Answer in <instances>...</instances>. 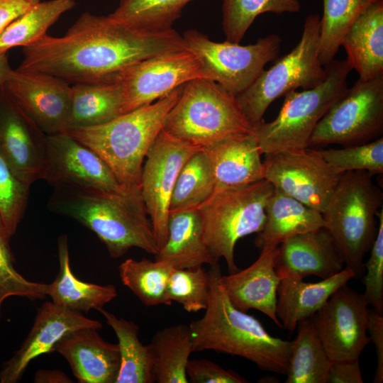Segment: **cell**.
<instances>
[{"mask_svg":"<svg viewBox=\"0 0 383 383\" xmlns=\"http://www.w3.org/2000/svg\"><path fill=\"white\" fill-rule=\"evenodd\" d=\"M155 260L178 269L217 263L204 241L197 209L169 212L167 239Z\"/></svg>","mask_w":383,"mask_h":383,"instance_id":"484cf974","label":"cell"},{"mask_svg":"<svg viewBox=\"0 0 383 383\" xmlns=\"http://www.w3.org/2000/svg\"><path fill=\"white\" fill-rule=\"evenodd\" d=\"M45 138L1 88L0 155L13 174L29 186L42 179Z\"/></svg>","mask_w":383,"mask_h":383,"instance_id":"d6986e66","label":"cell"},{"mask_svg":"<svg viewBox=\"0 0 383 383\" xmlns=\"http://www.w3.org/2000/svg\"><path fill=\"white\" fill-rule=\"evenodd\" d=\"M157 383H187V365L194 352L189 325L177 324L157 331L150 343Z\"/></svg>","mask_w":383,"mask_h":383,"instance_id":"4dcf8cb0","label":"cell"},{"mask_svg":"<svg viewBox=\"0 0 383 383\" xmlns=\"http://www.w3.org/2000/svg\"><path fill=\"white\" fill-rule=\"evenodd\" d=\"M343 258L325 228L292 236L277 247L275 271L280 278L301 279L315 275L321 279L340 272Z\"/></svg>","mask_w":383,"mask_h":383,"instance_id":"ffe728a7","label":"cell"},{"mask_svg":"<svg viewBox=\"0 0 383 383\" xmlns=\"http://www.w3.org/2000/svg\"><path fill=\"white\" fill-rule=\"evenodd\" d=\"M383 133V74L358 79L326 111L315 127L309 148L343 147L374 140Z\"/></svg>","mask_w":383,"mask_h":383,"instance_id":"30bf717a","label":"cell"},{"mask_svg":"<svg viewBox=\"0 0 383 383\" xmlns=\"http://www.w3.org/2000/svg\"><path fill=\"white\" fill-rule=\"evenodd\" d=\"M341 45L360 79L368 80L383 74V0L369 6L356 18Z\"/></svg>","mask_w":383,"mask_h":383,"instance_id":"4316f807","label":"cell"},{"mask_svg":"<svg viewBox=\"0 0 383 383\" xmlns=\"http://www.w3.org/2000/svg\"><path fill=\"white\" fill-rule=\"evenodd\" d=\"M369 308L363 294L346 284L310 318L332 362L358 360L371 342Z\"/></svg>","mask_w":383,"mask_h":383,"instance_id":"4fadbf2b","label":"cell"},{"mask_svg":"<svg viewBox=\"0 0 383 383\" xmlns=\"http://www.w3.org/2000/svg\"><path fill=\"white\" fill-rule=\"evenodd\" d=\"M172 267L159 260L128 258L118 266L122 283L146 306L171 305L167 287Z\"/></svg>","mask_w":383,"mask_h":383,"instance_id":"836d02e7","label":"cell"},{"mask_svg":"<svg viewBox=\"0 0 383 383\" xmlns=\"http://www.w3.org/2000/svg\"><path fill=\"white\" fill-rule=\"evenodd\" d=\"M12 70L6 53L0 55V90Z\"/></svg>","mask_w":383,"mask_h":383,"instance_id":"681fc988","label":"cell"},{"mask_svg":"<svg viewBox=\"0 0 383 383\" xmlns=\"http://www.w3.org/2000/svg\"><path fill=\"white\" fill-rule=\"evenodd\" d=\"M35 383H71L70 378L60 370H39L35 372Z\"/></svg>","mask_w":383,"mask_h":383,"instance_id":"c3c4849f","label":"cell"},{"mask_svg":"<svg viewBox=\"0 0 383 383\" xmlns=\"http://www.w3.org/2000/svg\"><path fill=\"white\" fill-rule=\"evenodd\" d=\"M377 233L370 249V256L364 263L365 274L362 282L365 290L362 294L369 306L383 314V209L377 213Z\"/></svg>","mask_w":383,"mask_h":383,"instance_id":"7bdbcfd3","label":"cell"},{"mask_svg":"<svg viewBox=\"0 0 383 383\" xmlns=\"http://www.w3.org/2000/svg\"><path fill=\"white\" fill-rule=\"evenodd\" d=\"M98 331H74L55 347V352L67 361L79 383H116L121 364L118 345L104 340Z\"/></svg>","mask_w":383,"mask_h":383,"instance_id":"7402d4cb","label":"cell"},{"mask_svg":"<svg viewBox=\"0 0 383 383\" xmlns=\"http://www.w3.org/2000/svg\"><path fill=\"white\" fill-rule=\"evenodd\" d=\"M211 162L204 148L195 152L179 171L172 192L170 211L197 209L214 192Z\"/></svg>","mask_w":383,"mask_h":383,"instance_id":"e575fe53","label":"cell"},{"mask_svg":"<svg viewBox=\"0 0 383 383\" xmlns=\"http://www.w3.org/2000/svg\"><path fill=\"white\" fill-rule=\"evenodd\" d=\"M320 16L309 15L303 33L292 50L264 70L244 91L236 96L245 117L255 128L275 99L298 88L309 89L323 82L326 69L318 57Z\"/></svg>","mask_w":383,"mask_h":383,"instance_id":"9c48e42d","label":"cell"},{"mask_svg":"<svg viewBox=\"0 0 383 383\" xmlns=\"http://www.w3.org/2000/svg\"><path fill=\"white\" fill-rule=\"evenodd\" d=\"M183 86L152 104L104 124L65 132L96 152L123 187L141 189L144 159L162 130L165 118L179 98Z\"/></svg>","mask_w":383,"mask_h":383,"instance_id":"277c9868","label":"cell"},{"mask_svg":"<svg viewBox=\"0 0 383 383\" xmlns=\"http://www.w3.org/2000/svg\"><path fill=\"white\" fill-rule=\"evenodd\" d=\"M192 0H121L109 16L126 26L148 30L172 28Z\"/></svg>","mask_w":383,"mask_h":383,"instance_id":"8d00e7d4","label":"cell"},{"mask_svg":"<svg viewBox=\"0 0 383 383\" xmlns=\"http://www.w3.org/2000/svg\"><path fill=\"white\" fill-rule=\"evenodd\" d=\"M368 332L370 340L374 343L377 356V369L373 382H383V314L369 308Z\"/></svg>","mask_w":383,"mask_h":383,"instance_id":"f6af8a7d","label":"cell"},{"mask_svg":"<svg viewBox=\"0 0 383 383\" xmlns=\"http://www.w3.org/2000/svg\"><path fill=\"white\" fill-rule=\"evenodd\" d=\"M30 187L13 174L0 155V218L10 236L15 234L25 214Z\"/></svg>","mask_w":383,"mask_h":383,"instance_id":"b9f144b4","label":"cell"},{"mask_svg":"<svg viewBox=\"0 0 383 383\" xmlns=\"http://www.w3.org/2000/svg\"><path fill=\"white\" fill-rule=\"evenodd\" d=\"M209 292V276L203 266L172 269L167 287L168 299L181 304L187 312L205 310Z\"/></svg>","mask_w":383,"mask_h":383,"instance_id":"f35d334b","label":"cell"},{"mask_svg":"<svg viewBox=\"0 0 383 383\" xmlns=\"http://www.w3.org/2000/svg\"><path fill=\"white\" fill-rule=\"evenodd\" d=\"M35 4L33 0H0V34Z\"/></svg>","mask_w":383,"mask_h":383,"instance_id":"7dc6e473","label":"cell"},{"mask_svg":"<svg viewBox=\"0 0 383 383\" xmlns=\"http://www.w3.org/2000/svg\"><path fill=\"white\" fill-rule=\"evenodd\" d=\"M11 237L0 218V318L2 304L9 297L18 296L34 301L48 296V284L30 281L16 270L9 243Z\"/></svg>","mask_w":383,"mask_h":383,"instance_id":"ab89813d","label":"cell"},{"mask_svg":"<svg viewBox=\"0 0 383 383\" xmlns=\"http://www.w3.org/2000/svg\"><path fill=\"white\" fill-rule=\"evenodd\" d=\"M187 48L196 57L205 79L212 80L235 96L248 89L279 54L281 39L276 34L248 45L215 42L196 30L184 33Z\"/></svg>","mask_w":383,"mask_h":383,"instance_id":"8fae6325","label":"cell"},{"mask_svg":"<svg viewBox=\"0 0 383 383\" xmlns=\"http://www.w3.org/2000/svg\"><path fill=\"white\" fill-rule=\"evenodd\" d=\"M358 360L333 362L327 383H362Z\"/></svg>","mask_w":383,"mask_h":383,"instance_id":"bcb514c9","label":"cell"},{"mask_svg":"<svg viewBox=\"0 0 383 383\" xmlns=\"http://www.w3.org/2000/svg\"><path fill=\"white\" fill-rule=\"evenodd\" d=\"M162 130L204 148L224 138L252 133L255 128L235 95L212 80L196 78L184 84L179 98L165 118Z\"/></svg>","mask_w":383,"mask_h":383,"instance_id":"8992f818","label":"cell"},{"mask_svg":"<svg viewBox=\"0 0 383 383\" xmlns=\"http://www.w3.org/2000/svg\"><path fill=\"white\" fill-rule=\"evenodd\" d=\"M98 311L118 338L121 364L116 383L155 382L153 351L150 344L145 345L139 340L138 325L118 318L104 308Z\"/></svg>","mask_w":383,"mask_h":383,"instance_id":"f546056e","label":"cell"},{"mask_svg":"<svg viewBox=\"0 0 383 383\" xmlns=\"http://www.w3.org/2000/svg\"><path fill=\"white\" fill-rule=\"evenodd\" d=\"M200 149L162 130L145 157L141 194L159 250L167 239L170 201L178 174L187 160Z\"/></svg>","mask_w":383,"mask_h":383,"instance_id":"5bb4252c","label":"cell"},{"mask_svg":"<svg viewBox=\"0 0 383 383\" xmlns=\"http://www.w3.org/2000/svg\"><path fill=\"white\" fill-rule=\"evenodd\" d=\"M186 48L183 36L172 28L138 29L85 12L63 36L46 34L24 47L16 70L48 74L72 84L119 82L135 64Z\"/></svg>","mask_w":383,"mask_h":383,"instance_id":"6da1fadb","label":"cell"},{"mask_svg":"<svg viewBox=\"0 0 383 383\" xmlns=\"http://www.w3.org/2000/svg\"><path fill=\"white\" fill-rule=\"evenodd\" d=\"M325 227L322 213L274 188L265 206V220L255 245L260 250L277 247L297 234Z\"/></svg>","mask_w":383,"mask_h":383,"instance_id":"d4e9b609","label":"cell"},{"mask_svg":"<svg viewBox=\"0 0 383 383\" xmlns=\"http://www.w3.org/2000/svg\"><path fill=\"white\" fill-rule=\"evenodd\" d=\"M300 9L299 0H223L222 26L226 40L239 43L262 13H296Z\"/></svg>","mask_w":383,"mask_h":383,"instance_id":"74e56055","label":"cell"},{"mask_svg":"<svg viewBox=\"0 0 383 383\" xmlns=\"http://www.w3.org/2000/svg\"><path fill=\"white\" fill-rule=\"evenodd\" d=\"M48 207L94 233L112 258L138 248L155 255L158 245L141 189L117 192L72 185L54 186Z\"/></svg>","mask_w":383,"mask_h":383,"instance_id":"7a4b0ae2","label":"cell"},{"mask_svg":"<svg viewBox=\"0 0 383 383\" xmlns=\"http://www.w3.org/2000/svg\"><path fill=\"white\" fill-rule=\"evenodd\" d=\"M187 375L192 383H247L248 381L231 370H226L206 359L189 360Z\"/></svg>","mask_w":383,"mask_h":383,"instance_id":"ee69618b","label":"cell"},{"mask_svg":"<svg viewBox=\"0 0 383 383\" xmlns=\"http://www.w3.org/2000/svg\"><path fill=\"white\" fill-rule=\"evenodd\" d=\"M76 5L74 0L39 1L11 23L0 34V55L16 46L33 45L48 28Z\"/></svg>","mask_w":383,"mask_h":383,"instance_id":"d6a6232c","label":"cell"},{"mask_svg":"<svg viewBox=\"0 0 383 383\" xmlns=\"http://www.w3.org/2000/svg\"><path fill=\"white\" fill-rule=\"evenodd\" d=\"M262 164L274 188L321 213L343 174L311 148L267 154Z\"/></svg>","mask_w":383,"mask_h":383,"instance_id":"7c38bea8","label":"cell"},{"mask_svg":"<svg viewBox=\"0 0 383 383\" xmlns=\"http://www.w3.org/2000/svg\"><path fill=\"white\" fill-rule=\"evenodd\" d=\"M100 330L102 323L84 316L82 312L46 301L38 309L33 325L20 348L2 364L1 383L20 381L29 364L39 356L55 352L60 340L68 333L82 328Z\"/></svg>","mask_w":383,"mask_h":383,"instance_id":"ac0fdd59","label":"cell"},{"mask_svg":"<svg viewBox=\"0 0 383 383\" xmlns=\"http://www.w3.org/2000/svg\"><path fill=\"white\" fill-rule=\"evenodd\" d=\"M292 341L286 383H327L332 361L309 319L300 321Z\"/></svg>","mask_w":383,"mask_h":383,"instance_id":"1f68e13d","label":"cell"},{"mask_svg":"<svg viewBox=\"0 0 383 383\" xmlns=\"http://www.w3.org/2000/svg\"><path fill=\"white\" fill-rule=\"evenodd\" d=\"M204 315L189 324L194 352L212 350L245 358L263 371L287 374L292 341L270 334L254 316L237 309L222 284L218 263L208 270Z\"/></svg>","mask_w":383,"mask_h":383,"instance_id":"3957f363","label":"cell"},{"mask_svg":"<svg viewBox=\"0 0 383 383\" xmlns=\"http://www.w3.org/2000/svg\"><path fill=\"white\" fill-rule=\"evenodd\" d=\"M382 202L383 193L369 172L350 171L342 174L322 212L325 228L354 279L365 274L363 260L375 240Z\"/></svg>","mask_w":383,"mask_h":383,"instance_id":"5b68a950","label":"cell"},{"mask_svg":"<svg viewBox=\"0 0 383 383\" xmlns=\"http://www.w3.org/2000/svg\"><path fill=\"white\" fill-rule=\"evenodd\" d=\"M196 78L204 76L196 57L188 48L143 60L128 69L121 81L123 113L152 104Z\"/></svg>","mask_w":383,"mask_h":383,"instance_id":"9a60e30c","label":"cell"},{"mask_svg":"<svg viewBox=\"0 0 383 383\" xmlns=\"http://www.w3.org/2000/svg\"><path fill=\"white\" fill-rule=\"evenodd\" d=\"M327 76L314 88L286 94L277 116L263 121L254 133L262 154L309 148V140L318 121L347 90L353 70L347 60H333L324 66Z\"/></svg>","mask_w":383,"mask_h":383,"instance_id":"52a82bcc","label":"cell"},{"mask_svg":"<svg viewBox=\"0 0 383 383\" xmlns=\"http://www.w3.org/2000/svg\"><path fill=\"white\" fill-rule=\"evenodd\" d=\"M274 187L263 179L245 186L215 191L198 208L204 241L216 262L226 260L230 273L239 270L234 250L242 238L258 233Z\"/></svg>","mask_w":383,"mask_h":383,"instance_id":"ba28073f","label":"cell"},{"mask_svg":"<svg viewBox=\"0 0 383 383\" xmlns=\"http://www.w3.org/2000/svg\"><path fill=\"white\" fill-rule=\"evenodd\" d=\"M204 149L211 162L214 192L264 179L262 153L254 133L224 138Z\"/></svg>","mask_w":383,"mask_h":383,"instance_id":"603a6c76","label":"cell"},{"mask_svg":"<svg viewBox=\"0 0 383 383\" xmlns=\"http://www.w3.org/2000/svg\"><path fill=\"white\" fill-rule=\"evenodd\" d=\"M123 106L124 92L121 82L72 84L70 111L65 131L107 123L123 114Z\"/></svg>","mask_w":383,"mask_h":383,"instance_id":"f1b7e54d","label":"cell"},{"mask_svg":"<svg viewBox=\"0 0 383 383\" xmlns=\"http://www.w3.org/2000/svg\"><path fill=\"white\" fill-rule=\"evenodd\" d=\"M59 272L48 284V296L55 304L70 310L88 313L99 310L118 295L114 285H101L79 279L70 267L68 239L61 235L57 239Z\"/></svg>","mask_w":383,"mask_h":383,"instance_id":"83f0119b","label":"cell"},{"mask_svg":"<svg viewBox=\"0 0 383 383\" xmlns=\"http://www.w3.org/2000/svg\"><path fill=\"white\" fill-rule=\"evenodd\" d=\"M3 89L45 134L65 132L71 105V85L57 77L12 70Z\"/></svg>","mask_w":383,"mask_h":383,"instance_id":"2e32d148","label":"cell"},{"mask_svg":"<svg viewBox=\"0 0 383 383\" xmlns=\"http://www.w3.org/2000/svg\"><path fill=\"white\" fill-rule=\"evenodd\" d=\"M277 247L261 249L259 257L251 265L222 275L221 282L237 309L244 312L257 310L282 328L276 315L277 289L281 280L274 268Z\"/></svg>","mask_w":383,"mask_h":383,"instance_id":"44dd1931","label":"cell"},{"mask_svg":"<svg viewBox=\"0 0 383 383\" xmlns=\"http://www.w3.org/2000/svg\"><path fill=\"white\" fill-rule=\"evenodd\" d=\"M318 154L340 173L366 171L372 176L383 174V138L340 149L318 150Z\"/></svg>","mask_w":383,"mask_h":383,"instance_id":"60d3db41","label":"cell"},{"mask_svg":"<svg viewBox=\"0 0 383 383\" xmlns=\"http://www.w3.org/2000/svg\"><path fill=\"white\" fill-rule=\"evenodd\" d=\"M348 267L318 282L301 279L280 280L277 296L276 315L282 328L293 333L298 323L311 318L340 287L354 278Z\"/></svg>","mask_w":383,"mask_h":383,"instance_id":"cb8c5ba5","label":"cell"},{"mask_svg":"<svg viewBox=\"0 0 383 383\" xmlns=\"http://www.w3.org/2000/svg\"><path fill=\"white\" fill-rule=\"evenodd\" d=\"M34 1L35 3H38L39 1H40V0H33Z\"/></svg>","mask_w":383,"mask_h":383,"instance_id":"f907efd6","label":"cell"},{"mask_svg":"<svg viewBox=\"0 0 383 383\" xmlns=\"http://www.w3.org/2000/svg\"><path fill=\"white\" fill-rule=\"evenodd\" d=\"M382 0H323L318 57L322 65L334 60L343 39L356 18Z\"/></svg>","mask_w":383,"mask_h":383,"instance_id":"d590c367","label":"cell"},{"mask_svg":"<svg viewBox=\"0 0 383 383\" xmlns=\"http://www.w3.org/2000/svg\"><path fill=\"white\" fill-rule=\"evenodd\" d=\"M42 179L57 185H72L117 192L123 187L105 162L66 132L46 135Z\"/></svg>","mask_w":383,"mask_h":383,"instance_id":"e0dca14e","label":"cell"}]
</instances>
